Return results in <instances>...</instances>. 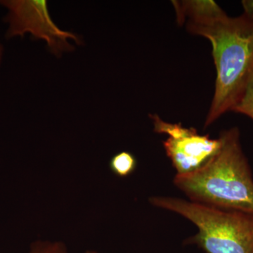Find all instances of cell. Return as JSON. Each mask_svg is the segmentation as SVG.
Returning a JSON list of instances; mask_svg holds the SVG:
<instances>
[{
	"instance_id": "cell-1",
	"label": "cell",
	"mask_w": 253,
	"mask_h": 253,
	"mask_svg": "<svg viewBox=\"0 0 253 253\" xmlns=\"http://www.w3.org/2000/svg\"><path fill=\"white\" fill-rule=\"evenodd\" d=\"M220 149L192 172L176 174L174 186L189 201L221 209L253 213V178L239 128L221 131Z\"/></svg>"
},
{
	"instance_id": "cell-5",
	"label": "cell",
	"mask_w": 253,
	"mask_h": 253,
	"mask_svg": "<svg viewBox=\"0 0 253 253\" xmlns=\"http://www.w3.org/2000/svg\"><path fill=\"white\" fill-rule=\"evenodd\" d=\"M151 118L154 131L168 135L163 146L176 174H186L198 169L220 149L219 137L212 139L208 134H200L194 128L166 122L157 115H152Z\"/></svg>"
},
{
	"instance_id": "cell-9",
	"label": "cell",
	"mask_w": 253,
	"mask_h": 253,
	"mask_svg": "<svg viewBox=\"0 0 253 253\" xmlns=\"http://www.w3.org/2000/svg\"><path fill=\"white\" fill-rule=\"evenodd\" d=\"M30 253H68L66 246L61 242L38 241L32 245Z\"/></svg>"
},
{
	"instance_id": "cell-7",
	"label": "cell",
	"mask_w": 253,
	"mask_h": 253,
	"mask_svg": "<svg viewBox=\"0 0 253 253\" xmlns=\"http://www.w3.org/2000/svg\"><path fill=\"white\" fill-rule=\"evenodd\" d=\"M137 161L135 156L128 151H121L115 155L109 163L111 170L120 177H126L135 171Z\"/></svg>"
},
{
	"instance_id": "cell-12",
	"label": "cell",
	"mask_w": 253,
	"mask_h": 253,
	"mask_svg": "<svg viewBox=\"0 0 253 253\" xmlns=\"http://www.w3.org/2000/svg\"><path fill=\"white\" fill-rule=\"evenodd\" d=\"M85 253H98L97 252H95V251H86Z\"/></svg>"
},
{
	"instance_id": "cell-10",
	"label": "cell",
	"mask_w": 253,
	"mask_h": 253,
	"mask_svg": "<svg viewBox=\"0 0 253 253\" xmlns=\"http://www.w3.org/2000/svg\"><path fill=\"white\" fill-rule=\"evenodd\" d=\"M244 7V14L246 17L253 20V0H244L242 1Z\"/></svg>"
},
{
	"instance_id": "cell-3",
	"label": "cell",
	"mask_w": 253,
	"mask_h": 253,
	"mask_svg": "<svg viewBox=\"0 0 253 253\" xmlns=\"http://www.w3.org/2000/svg\"><path fill=\"white\" fill-rule=\"evenodd\" d=\"M155 207L180 214L199 231L185 240L206 253H253V213L221 209L179 198L153 196Z\"/></svg>"
},
{
	"instance_id": "cell-6",
	"label": "cell",
	"mask_w": 253,
	"mask_h": 253,
	"mask_svg": "<svg viewBox=\"0 0 253 253\" xmlns=\"http://www.w3.org/2000/svg\"><path fill=\"white\" fill-rule=\"evenodd\" d=\"M179 26H207L227 18L220 6L212 0L172 1Z\"/></svg>"
},
{
	"instance_id": "cell-8",
	"label": "cell",
	"mask_w": 253,
	"mask_h": 253,
	"mask_svg": "<svg viewBox=\"0 0 253 253\" xmlns=\"http://www.w3.org/2000/svg\"><path fill=\"white\" fill-rule=\"evenodd\" d=\"M231 111L245 115L253 120V75L242 98Z\"/></svg>"
},
{
	"instance_id": "cell-4",
	"label": "cell",
	"mask_w": 253,
	"mask_h": 253,
	"mask_svg": "<svg viewBox=\"0 0 253 253\" xmlns=\"http://www.w3.org/2000/svg\"><path fill=\"white\" fill-rule=\"evenodd\" d=\"M0 5L7 9L4 21L8 23V39L23 37L30 33L36 39L44 40L51 53L59 55L72 51L68 40L77 44L81 41L74 33L62 31L54 23L46 0H0Z\"/></svg>"
},
{
	"instance_id": "cell-2",
	"label": "cell",
	"mask_w": 253,
	"mask_h": 253,
	"mask_svg": "<svg viewBox=\"0 0 253 253\" xmlns=\"http://www.w3.org/2000/svg\"><path fill=\"white\" fill-rule=\"evenodd\" d=\"M193 35L211 41L217 77L205 128L231 111L253 75V20L244 14L207 26L186 25Z\"/></svg>"
},
{
	"instance_id": "cell-11",
	"label": "cell",
	"mask_w": 253,
	"mask_h": 253,
	"mask_svg": "<svg viewBox=\"0 0 253 253\" xmlns=\"http://www.w3.org/2000/svg\"><path fill=\"white\" fill-rule=\"evenodd\" d=\"M3 46L1 45V43H0V64H1V59H2L3 56Z\"/></svg>"
}]
</instances>
